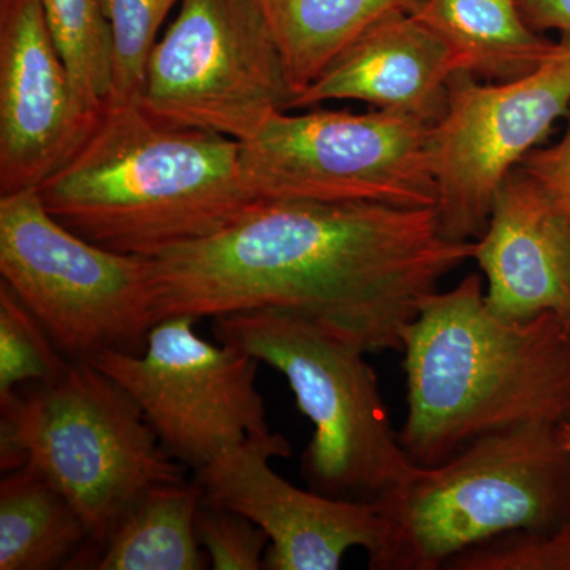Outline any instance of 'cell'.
<instances>
[{"label": "cell", "mask_w": 570, "mask_h": 570, "mask_svg": "<svg viewBox=\"0 0 570 570\" xmlns=\"http://www.w3.org/2000/svg\"><path fill=\"white\" fill-rule=\"evenodd\" d=\"M474 249L442 235L433 206L261 202L151 257L154 317L277 311L366 352H401L423 302Z\"/></svg>", "instance_id": "6da1fadb"}, {"label": "cell", "mask_w": 570, "mask_h": 570, "mask_svg": "<svg viewBox=\"0 0 570 570\" xmlns=\"http://www.w3.org/2000/svg\"><path fill=\"white\" fill-rule=\"evenodd\" d=\"M407 415L400 441L420 468L475 439L530 423L570 422V332L557 313L499 317L482 277L434 292L403 335Z\"/></svg>", "instance_id": "7a4b0ae2"}, {"label": "cell", "mask_w": 570, "mask_h": 570, "mask_svg": "<svg viewBox=\"0 0 570 570\" xmlns=\"http://www.w3.org/2000/svg\"><path fill=\"white\" fill-rule=\"evenodd\" d=\"M41 202L73 234L151 258L206 238L261 204L234 138L159 121L138 102H110Z\"/></svg>", "instance_id": "3957f363"}, {"label": "cell", "mask_w": 570, "mask_h": 570, "mask_svg": "<svg viewBox=\"0 0 570 570\" xmlns=\"http://www.w3.org/2000/svg\"><path fill=\"white\" fill-rule=\"evenodd\" d=\"M214 335L287 379L314 425L302 466L309 490L384 508L419 474L390 423L365 348L306 318L266 309L214 317Z\"/></svg>", "instance_id": "277c9868"}, {"label": "cell", "mask_w": 570, "mask_h": 570, "mask_svg": "<svg viewBox=\"0 0 570 570\" xmlns=\"http://www.w3.org/2000/svg\"><path fill=\"white\" fill-rule=\"evenodd\" d=\"M387 534L370 568L438 570L485 540L570 520V461L560 425L510 428L422 468L384 505Z\"/></svg>", "instance_id": "5b68a950"}, {"label": "cell", "mask_w": 570, "mask_h": 570, "mask_svg": "<svg viewBox=\"0 0 570 570\" xmlns=\"http://www.w3.org/2000/svg\"><path fill=\"white\" fill-rule=\"evenodd\" d=\"M2 471L28 464L80 513L96 551L141 494L184 480L134 397L88 360L2 409Z\"/></svg>", "instance_id": "8992f818"}, {"label": "cell", "mask_w": 570, "mask_h": 570, "mask_svg": "<svg viewBox=\"0 0 570 570\" xmlns=\"http://www.w3.org/2000/svg\"><path fill=\"white\" fill-rule=\"evenodd\" d=\"M0 276L73 362L141 354L156 325L151 258L73 234L37 189L0 195Z\"/></svg>", "instance_id": "52a82bcc"}, {"label": "cell", "mask_w": 570, "mask_h": 570, "mask_svg": "<svg viewBox=\"0 0 570 570\" xmlns=\"http://www.w3.org/2000/svg\"><path fill=\"white\" fill-rule=\"evenodd\" d=\"M431 129L395 111H279L239 141L243 171L262 202L434 208Z\"/></svg>", "instance_id": "ba28073f"}, {"label": "cell", "mask_w": 570, "mask_h": 570, "mask_svg": "<svg viewBox=\"0 0 570 570\" xmlns=\"http://www.w3.org/2000/svg\"><path fill=\"white\" fill-rule=\"evenodd\" d=\"M294 99L257 0H181L149 58L140 104L170 126L245 141Z\"/></svg>", "instance_id": "9c48e42d"}, {"label": "cell", "mask_w": 570, "mask_h": 570, "mask_svg": "<svg viewBox=\"0 0 570 570\" xmlns=\"http://www.w3.org/2000/svg\"><path fill=\"white\" fill-rule=\"evenodd\" d=\"M570 111V37L549 61L520 80L452 75L444 115L431 129V170L439 228L450 242L485 234L505 176L549 138Z\"/></svg>", "instance_id": "30bf717a"}, {"label": "cell", "mask_w": 570, "mask_h": 570, "mask_svg": "<svg viewBox=\"0 0 570 570\" xmlns=\"http://www.w3.org/2000/svg\"><path fill=\"white\" fill-rule=\"evenodd\" d=\"M197 321L163 318L141 354L104 351L88 360L134 397L165 452L195 472L246 438L269 433L255 389L257 360L204 340Z\"/></svg>", "instance_id": "8fae6325"}, {"label": "cell", "mask_w": 570, "mask_h": 570, "mask_svg": "<svg viewBox=\"0 0 570 570\" xmlns=\"http://www.w3.org/2000/svg\"><path fill=\"white\" fill-rule=\"evenodd\" d=\"M291 455V444L281 434L246 438L195 472L204 501L235 510L266 532L264 569L337 570L354 547L374 560L387 534L382 505L296 489L269 468L275 456Z\"/></svg>", "instance_id": "7c38bea8"}, {"label": "cell", "mask_w": 570, "mask_h": 570, "mask_svg": "<svg viewBox=\"0 0 570 570\" xmlns=\"http://www.w3.org/2000/svg\"><path fill=\"white\" fill-rule=\"evenodd\" d=\"M99 115L75 88L40 0H0V195L39 189Z\"/></svg>", "instance_id": "4fadbf2b"}, {"label": "cell", "mask_w": 570, "mask_h": 570, "mask_svg": "<svg viewBox=\"0 0 570 570\" xmlns=\"http://www.w3.org/2000/svg\"><path fill=\"white\" fill-rule=\"evenodd\" d=\"M474 261L487 279V305L499 317H568L570 219L523 168L499 186Z\"/></svg>", "instance_id": "5bb4252c"}, {"label": "cell", "mask_w": 570, "mask_h": 570, "mask_svg": "<svg viewBox=\"0 0 570 570\" xmlns=\"http://www.w3.org/2000/svg\"><path fill=\"white\" fill-rule=\"evenodd\" d=\"M459 70L448 45L414 14H392L352 41L295 97L292 110L356 100L436 124L448 105L450 78Z\"/></svg>", "instance_id": "9a60e30c"}, {"label": "cell", "mask_w": 570, "mask_h": 570, "mask_svg": "<svg viewBox=\"0 0 570 570\" xmlns=\"http://www.w3.org/2000/svg\"><path fill=\"white\" fill-rule=\"evenodd\" d=\"M412 14L448 45L461 70L483 81L520 80L558 50L528 24L519 0H423Z\"/></svg>", "instance_id": "2e32d148"}, {"label": "cell", "mask_w": 570, "mask_h": 570, "mask_svg": "<svg viewBox=\"0 0 570 570\" xmlns=\"http://www.w3.org/2000/svg\"><path fill=\"white\" fill-rule=\"evenodd\" d=\"M91 532L61 491L36 469L0 482V570H50L82 557ZM94 546V543H92Z\"/></svg>", "instance_id": "e0dca14e"}, {"label": "cell", "mask_w": 570, "mask_h": 570, "mask_svg": "<svg viewBox=\"0 0 570 570\" xmlns=\"http://www.w3.org/2000/svg\"><path fill=\"white\" fill-rule=\"evenodd\" d=\"M204 497L198 480L153 487L124 513L100 547L92 569H205V553L195 532Z\"/></svg>", "instance_id": "ac0fdd59"}, {"label": "cell", "mask_w": 570, "mask_h": 570, "mask_svg": "<svg viewBox=\"0 0 570 570\" xmlns=\"http://www.w3.org/2000/svg\"><path fill=\"white\" fill-rule=\"evenodd\" d=\"M257 2L275 36L296 97L371 26L392 14L415 13L423 0Z\"/></svg>", "instance_id": "d6986e66"}, {"label": "cell", "mask_w": 570, "mask_h": 570, "mask_svg": "<svg viewBox=\"0 0 570 570\" xmlns=\"http://www.w3.org/2000/svg\"><path fill=\"white\" fill-rule=\"evenodd\" d=\"M71 81L92 110L112 97V40L100 0H40Z\"/></svg>", "instance_id": "ffe728a7"}, {"label": "cell", "mask_w": 570, "mask_h": 570, "mask_svg": "<svg viewBox=\"0 0 570 570\" xmlns=\"http://www.w3.org/2000/svg\"><path fill=\"white\" fill-rule=\"evenodd\" d=\"M71 360L59 351L9 285L0 283V409L9 407L26 382L52 381Z\"/></svg>", "instance_id": "44dd1931"}, {"label": "cell", "mask_w": 570, "mask_h": 570, "mask_svg": "<svg viewBox=\"0 0 570 570\" xmlns=\"http://www.w3.org/2000/svg\"><path fill=\"white\" fill-rule=\"evenodd\" d=\"M181 0H100L112 40L110 102H138L159 29Z\"/></svg>", "instance_id": "7402d4cb"}, {"label": "cell", "mask_w": 570, "mask_h": 570, "mask_svg": "<svg viewBox=\"0 0 570 570\" xmlns=\"http://www.w3.org/2000/svg\"><path fill=\"white\" fill-rule=\"evenodd\" d=\"M450 570H570V520L549 530L508 532L485 540L445 566Z\"/></svg>", "instance_id": "603a6c76"}, {"label": "cell", "mask_w": 570, "mask_h": 570, "mask_svg": "<svg viewBox=\"0 0 570 570\" xmlns=\"http://www.w3.org/2000/svg\"><path fill=\"white\" fill-rule=\"evenodd\" d=\"M195 532L212 569H264L268 535L242 513L204 501L195 520Z\"/></svg>", "instance_id": "cb8c5ba5"}, {"label": "cell", "mask_w": 570, "mask_h": 570, "mask_svg": "<svg viewBox=\"0 0 570 570\" xmlns=\"http://www.w3.org/2000/svg\"><path fill=\"white\" fill-rule=\"evenodd\" d=\"M564 134L550 146H539L524 157L523 168L570 219V111Z\"/></svg>", "instance_id": "d4e9b609"}, {"label": "cell", "mask_w": 570, "mask_h": 570, "mask_svg": "<svg viewBox=\"0 0 570 570\" xmlns=\"http://www.w3.org/2000/svg\"><path fill=\"white\" fill-rule=\"evenodd\" d=\"M519 7L535 31L570 37V0H519Z\"/></svg>", "instance_id": "484cf974"}, {"label": "cell", "mask_w": 570, "mask_h": 570, "mask_svg": "<svg viewBox=\"0 0 570 570\" xmlns=\"http://www.w3.org/2000/svg\"><path fill=\"white\" fill-rule=\"evenodd\" d=\"M560 436H561L562 448H564L566 453H568V459L570 461V422L561 423Z\"/></svg>", "instance_id": "4316f807"}, {"label": "cell", "mask_w": 570, "mask_h": 570, "mask_svg": "<svg viewBox=\"0 0 570 570\" xmlns=\"http://www.w3.org/2000/svg\"><path fill=\"white\" fill-rule=\"evenodd\" d=\"M566 322H568V325H569V332H570V311H569L568 317H566Z\"/></svg>", "instance_id": "83f0119b"}]
</instances>
